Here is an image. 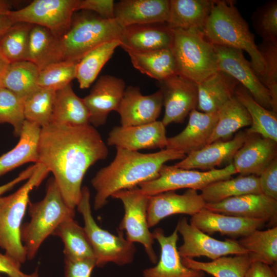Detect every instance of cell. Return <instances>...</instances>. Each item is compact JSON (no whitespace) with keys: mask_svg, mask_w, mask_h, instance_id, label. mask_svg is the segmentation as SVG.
<instances>
[{"mask_svg":"<svg viewBox=\"0 0 277 277\" xmlns=\"http://www.w3.org/2000/svg\"><path fill=\"white\" fill-rule=\"evenodd\" d=\"M38 162L53 175L66 205L75 210L88 169L105 160L107 145L90 124L71 126L51 122L41 129Z\"/></svg>","mask_w":277,"mask_h":277,"instance_id":"6da1fadb","label":"cell"},{"mask_svg":"<svg viewBox=\"0 0 277 277\" xmlns=\"http://www.w3.org/2000/svg\"><path fill=\"white\" fill-rule=\"evenodd\" d=\"M113 160L100 169L91 179L95 190L93 207L95 210L105 206L109 197L124 189L157 178L163 165L168 161L183 160L186 155L164 149L149 153L116 148Z\"/></svg>","mask_w":277,"mask_h":277,"instance_id":"7a4b0ae2","label":"cell"},{"mask_svg":"<svg viewBox=\"0 0 277 277\" xmlns=\"http://www.w3.org/2000/svg\"><path fill=\"white\" fill-rule=\"evenodd\" d=\"M203 33L213 45L247 52L251 65L262 83L265 73L264 61L255 44L253 34L233 2L215 1Z\"/></svg>","mask_w":277,"mask_h":277,"instance_id":"3957f363","label":"cell"},{"mask_svg":"<svg viewBox=\"0 0 277 277\" xmlns=\"http://www.w3.org/2000/svg\"><path fill=\"white\" fill-rule=\"evenodd\" d=\"M28 213L30 220L22 224L21 239L27 260H31L58 225L65 219L74 217L75 210L66 205L52 177L48 181L43 199L36 203L29 202Z\"/></svg>","mask_w":277,"mask_h":277,"instance_id":"277c9868","label":"cell"},{"mask_svg":"<svg viewBox=\"0 0 277 277\" xmlns=\"http://www.w3.org/2000/svg\"><path fill=\"white\" fill-rule=\"evenodd\" d=\"M123 28L115 19L83 13L72 19L57 41V61L78 63L88 52L105 43L118 39Z\"/></svg>","mask_w":277,"mask_h":277,"instance_id":"5b68a950","label":"cell"},{"mask_svg":"<svg viewBox=\"0 0 277 277\" xmlns=\"http://www.w3.org/2000/svg\"><path fill=\"white\" fill-rule=\"evenodd\" d=\"M49 173L44 165L37 163L33 173L23 185L10 195L0 196V248L21 265L27 260L21 239V229L29 194Z\"/></svg>","mask_w":277,"mask_h":277,"instance_id":"8992f818","label":"cell"},{"mask_svg":"<svg viewBox=\"0 0 277 277\" xmlns=\"http://www.w3.org/2000/svg\"><path fill=\"white\" fill-rule=\"evenodd\" d=\"M171 30L170 49L177 75L198 84L218 70L214 46L203 31L195 29Z\"/></svg>","mask_w":277,"mask_h":277,"instance_id":"52a82bcc","label":"cell"},{"mask_svg":"<svg viewBox=\"0 0 277 277\" xmlns=\"http://www.w3.org/2000/svg\"><path fill=\"white\" fill-rule=\"evenodd\" d=\"M76 208L83 216V228L92 247L96 266L102 267L108 263L124 266L133 262L136 248L134 243L124 237V231L118 230V234L115 235L102 229L95 222L87 187L82 188L81 198Z\"/></svg>","mask_w":277,"mask_h":277,"instance_id":"ba28073f","label":"cell"},{"mask_svg":"<svg viewBox=\"0 0 277 277\" xmlns=\"http://www.w3.org/2000/svg\"><path fill=\"white\" fill-rule=\"evenodd\" d=\"M236 173L232 163L221 169L208 171L185 169L164 164L157 178L143 183L138 187L148 196L184 188L201 190L212 182L230 178Z\"/></svg>","mask_w":277,"mask_h":277,"instance_id":"9c48e42d","label":"cell"},{"mask_svg":"<svg viewBox=\"0 0 277 277\" xmlns=\"http://www.w3.org/2000/svg\"><path fill=\"white\" fill-rule=\"evenodd\" d=\"M111 197L120 200L124 208L125 214L118 230L125 231L128 241L143 245L151 262L156 263L157 256L152 246L154 239L147 223L149 196L136 186L118 191Z\"/></svg>","mask_w":277,"mask_h":277,"instance_id":"30bf717a","label":"cell"},{"mask_svg":"<svg viewBox=\"0 0 277 277\" xmlns=\"http://www.w3.org/2000/svg\"><path fill=\"white\" fill-rule=\"evenodd\" d=\"M78 0H35L7 14L14 23L43 27L60 37L70 28Z\"/></svg>","mask_w":277,"mask_h":277,"instance_id":"8fae6325","label":"cell"},{"mask_svg":"<svg viewBox=\"0 0 277 277\" xmlns=\"http://www.w3.org/2000/svg\"><path fill=\"white\" fill-rule=\"evenodd\" d=\"M175 228L183 240V244L177 248L182 258L204 256L214 260L230 254L248 253L237 241L215 239L189 223L185 217L179 220Z\"/></svg>","mask_w":277,"mask_h":277,"instance_id":"7c38bea8","label":"cell"},{"mask_svg":"<svg viewBox=\"0 0 277 277\" xmlns=\"http://www.w3.org/2000/svg\"><path fill=\"white\" fill-rule=\"evenodd\" d=\"M214 46L218 70L233 77L249 91L260 105L272 110L269 92L254 72L250 62L245 57L243 51L226 47Z\"/></svg>","mask_w":277,"mask_h":277,"instance_id":"4fadbf2b","label":"cell"},{"mask_svg":"<svg viewBox=\"0 0 277 277\" xmlns=\"http://www.w3.org/2000/svg\"><path fill=\"white\" fill-rule=\"evenodd\" d=\"M165 107L161 121L166 127L171 123H182L198 103L197 84L175 74L159 82Z\"/></svg>","mask_w":277,"mask_h":277,"instance_id":"5bb4252c","label":"cell"},{"mask_svg":"<svg viewBox=\"0 0 277 277\" xmlns=\"http://www.w3.org/2000/svg\"><path fill=\"white\" fill-rule=\"evenodd\" d=\"M125 88L124 80L116 76L103 75L97 79L89 94L83 98L90 125L95 128L105 124L110 112L117 111Z\"/></svg>","mask_w":277,"mask_h":277,"instance_id":"9a60e30c","label":"cell"},{"mask_svg":"<svg viewBox=\"0 0 277 277\" xmlns=\"http://www.w3.org/2000/svg\"><path fill=\"white\" fill-rule=\"evenodd\" d=\"M163 106L161 90L149 95H143L139 87L125 88L116 111L120 115L122 126L142 125L157 121Z\"/></svg>","mask_w":277,"mask_h":277,"instance_id":"2e32d148","label":"cell"},{"mask_svg":"<svg viewBox=\"0 0 277 277\" xmlns=\"http://www.w3.org/2000/svg\"><path fill=\"white\" fill-rule=\"evenodd\" d=\"M162 121L134 126H115L110 131L108 146L138 151L143 149L166 148L168 137Z\"/></svg>","mask_w":277,"mask_h":277,"instance_id":"e0dca14e","label":"cell"},{"mask_svg":"<svg viewBox=\"0 0 277 277\" xmlns=\"http://www.w3.org/2000/svg\"><path fill=\"white\" fill-rule=\"evenodd\" d=\"M205 208L224 214L248 219H264L276 225L277 200L263 193H250L230 197L215 203H206Z\"/></svg>","mask_w":277,"mask_h":277,"instance_id":"ac0fdd59","label":"cell"},{"mask_svg":"<svg viewBox=\"0 0 277 277\" xmlns=\"http://www.w3.org/2000/svg\"><path fill=\"white\" fill-rule=\"evenodd\" d=\"M205 202L197 190L188 189L183 194L168 191L149 196L147 223L149 228L162 220L176 214L192 216L205 207Z\"/></svg>","mask_w":277,"mask_h":277,"instance_id":"d6986e66","label":"cell"},{"mask_svg":"<svg viewBox=\"0 0 277 277\" xmlns=\"http://www.w3.org/2000/svg\"><path fill=\"white\" fill-rule=\"evenodd\" d=\"M276 158V142L259 134H248L232 163L237 173L259 176Z\"/></svg>","mask_w":277,"mask_h":277,"instance_id":"ffe728a7","label":"cell"},{"mask_svg":"<svg viewBox=\"0 0 277 277\" xmlns=\"http://www.w3.org/2000/svg\"><path fill=\"white\" fill-rule=\"evenodd\" d=\"M152 233L160 245V259L155 266L143 270V277L205 276L204 272L188 268L183 264L177 247L179 233L176 228L169 236H166L161 228H156Z\"/></svg>","mask_w":277,"mask_h":277,"instance_id":"44dd1931","label":"cell"},{"mask_svg":"<svg viewBox=\"0 0 277 277\" xmlns=\"http://www.w3.org/2000/svg\"><path fill=\"white\" fill-rule=\"evenodd\" d=\"M188 115L189 120L184 130L168 137L166 149L187 155L207 145L217 121V111L204 112L194 109Z\"/></svg>","mask_w":277,"mask_h":277,"instance_id":"7402d4cb","label":"cell"},{"mask_svg":"<svg viewBox=\"0 0 277 277\" xmlns=\"http://www.w3.org/2000/svg\"><path fill=\"white\" fill-rule=\"evenodd\" d=\"M268 223L254 219L224 214L205 208L191 216L190 223L208 235L216 232L232 238L244 237L260 229Z\"/></svg>","mask_w":277,"mask_h":277,"instance_id":"603a6c76","label":"cell"},{"mask_svg":"<svg viewBox=\"0 0 277 277\" xmlns=\"http://www.w3.org/2000/svg\"><path fill=\"white\" fill-rule=\"evenodd\" d=\"M248 134L240 131L231 140H219L187 155L175 166L185 169L208 171L224 163L231 162L242 146Z\"/></svg>","mask_w":277,"mask_h":277,"instance_id":"cb8c5ba5","label":"cell"},{"mask_svg":"<svg viewBox=\"0 0 277 277\" xmlns=\"http://www.w3.org/2000/svg\"><path fill=\"white\" fill-rule=\"evenodd\" d=\"M169 9L170 0H122L114 4V19L123 28L167 23Z\"/></svg>","mask_w":277,"mask_h":277,"instance_id":"d4e9b609","label":"cell"},{"mask_svg":"<svg viewBox=\"0 0 277 277\" xmlns=\"http://www.w3.org/2000/svg\"><path fill=\"white\" fill-rule=\"evenodd\" d=\"M120 41L126 52L170 48L172 32L166 23L132 25L123 29Z\"/></svg>","mask_w":277,"mask_h":277,"instance_id":"484cf974","label":"cell"},{"mask_svg":"<svg viewBox=\"0 0 277 277\" xmlns=\"http://www.w3.org/2000/svg\"><path fill=\"white\" fill-rule=\"evenodd\" d=\"M240 84L227 73L217 70L197 84L198 103L196 109L204 112L217 111L234 96Z\"/></svg>","mask_w":277,"mask_h":277,"instance_id":"4316f807","label":"cell"},{"mask_svg":"<svg viewBox=\"0 0 277 277\" xmlns=\"http://www.w3.org/2000/svg\"><path fill=\"white\" fill-rule=\"evenodd\" d=\"M214 2L213 0H170L167 25L171 30L195 29L203 31Z\"/></svg>","mask_w":277,"mask_h":277,"instance_id":"83f0119b","label":"cell"},{"mask_svg":"<svg viewBox=\"0 0 277 277\" xmlns=\"http://www.w3.org/2000/svg\"><path fill=\"white\" fill-rule=\"evenodd\" d=\"M41 129L37 124L25 121L16 145L0 156V176L25 164L38 162Z\"/></svg>","mask_w":277,"mask_h":277,"instance_id":"f1b7e54d","label":"cell"},{"mask_svg":"<svg viewBox=\"0 0 277 277\" xmlns=\"http://www.w3.org/2000/svg\"><path fill=\"white\" fill-rule=\"evenodd\" d=\"M234 97L245 107L251 118V124L245 131L246 133L259 134L277 142L276 113L260 105L240 84L236 88Z\"/></svg>","mask_w":277,"mask_h":277,"instance_id":"f546056e","label":"cell"},{"mask_svg":"<svg viewBox=\"0 0 277 277\" xmlns=\"http://www.w3.org/2000/svg\"><path fill=\"white\" fill-rule=\"evenodd\" d=\"M90 114L83 98L74 92L71 84L55 93L52 122L71 126L90 124Z\"/></svg>","mask_w":277,"mask_h":277,"instance_id":"4dcf8cb0","label":"cell"},{"mask_svg":"<svg viewBox=\"0 0 277 277\" xmlns=\"http://www.w3.org/2000/svg\"><path fill=\"white\" fill-rule=\"evenodd\" d=\"M133 67L159 82L176 74L174 56L170 48L146 52H127Z\"/></svg>","mask_w":277,"mask_h":277,"instance_id":"1f68e13d","label":"cell"},{"mask_svg":"<svg viewBox=\"0 0 277 277\" xmlns=\"http://www.w3.org/2000/svg\"><path fill=\"white\" fill-rule=\"evenodd\" d=\"M205 203H215L225 199L250 193H262L259 176L240 175L212 182L201 190Z\"/></svg>","mask_w":277,"mask_h":277,"instance_id":"d6a6232c","label":"cell"},{"mask_svg":"<svg viewBox=\"0 0 277 277\" xmlns=\"http://www.w3.org/2000/svg\"><path fill=\"white\" fill-rule=\"evenodd\" d=\"M38 67L28 61L9 63L0 82V87L12 92L24 100L39 87Z\"/></svg>","mask_w":277,"mask_h":277,"instance_id":"836d02e7","label":"cell"},{"mask_svg":"<svg viewBox=\"0 0 277 277\" xmlns=\"http://www.w3.org/2000/svg\"><path fill=\"white\" fill-rule=\"evenodd\" d=\"M52 235L62 240L64 246L65 259H94L92 247L84 229L74 221V217H68L63 220Z\"/></svg>","mask_w":277,"mask_h":277,"instance_id":"e575fe53","label":"cell"},{"mask_svg":"<svg viewBox=\"0 0 277 277\" xmlns=\"http://www.w3.org/2000/svg\"><path fill=\"white\" fill-rule=\"evenodd\" d=\"M182 262L188 268L201 270L214 277H245L252 260L247 253L222 256L208 262L186 258H182Z\"/></svg>","mask_w":277,"mask_h":277,"instance_id":"d590c367","label":"cell"},{"mask_svg":"<svg viewBox=\"0 0 277 277\" xmlns=\"http://www.w3.org/2000/svg\"><path fill=\"white\" fill-rule=\"evenodd\" d=\"M218 118L208 144L227 138L241 128L251 125L250 115L245 107L234 96L217 111Z\"/></svg>","mask_w":277,"mask_h":277,"instance_id":"8d00e7d4","label":"cell"},{"mask_svg":"<svg viewBox=\"0 0 277 277\" xmlns=\"http://www.w3.org/2000/svg\"><path fill=\"white\" fill-rule=\"evenodd\" d=\"M251 257L276 268L277 226L265 230L257 229L237 241Z\"/></svg>","mask_w":277,"mask_h":277,"instance_id":"74e56055","label":"cell"},{"mask_svg":"<svg viewBox=\"0 0 277 277\" xmlns=\"http://www.w3.org/2000/svg\"><path fill=\"white\" fill-rule=\"evenodd\" d=\"M120 45L118 39L105 43L88 52L77 63L75 78L81 89H87L91 85Z\"/></svg>","mask_w":277,"mask_h":277,"instance_id":"f35d334b","label":"cell"},{"mask_svg":"<svg viewBox=\"0 0 277 277\" xmlns=\"http://www.w3.org/2000/svg\"><path fill=\"white\" fill-rule=\"evenodd\" d=\"M57 41L58 37L48 29L33 25L29 34L26 61L36 65L39 70L58 62Z\"/></svg>","mask_w":277,"mask_h":277,"instance_id":"ab89813d","label":"cell"},{"mask_svg":"<svg viewBox=\"0 0 277 277\" xmlns=\"http://www.w3.org/2000/svg\"><path fill=\"white\" fill-rule=\"evenodd\" d=\"M56 91L38 87L24 101L25 120L41 128L52 120Z\"/></svg>","mask_w":277,"mask_h":277,"instance_id":"60d3db41","label":"cell"},{"mask_svg":"<svg viewBox=\"0 0 277 277\" xmlns=\"http://www.w3.org/2000/svg\"><path fill=\"white\" fill-rule=\"evenodd\" d=\"M32 26L26 23H15L1 37L0 50L9 63L26 61Z\"/></svg>","mask_w":277,"mask_h":277,"instance_id":"b9f144b4","label":"cell"},{"mask_svg":"<svg viewBox=\"0 0 277 277\" xmlns=\"http://www.w3.org/2000/svg\"><path fill=\"white\" fill-rule=\"evenodd\" d=\"M77 63L61 61L46 66L39 70L38 86L55 91L64 88L75 78Z\"/></svg>","mask_w":277,"mask_h":277,"instance_id":"7bdbcfd3","label":"cell"},{"mask_svg":"<svg viewBox=\"0 0 277 277\" xmlns=\"http://www.w3.org/2000/svg\"><path fill=\"white\" fill-rule=\"evenodd\" d=\"M24 100L6 88L0 87V123H8L15 136H19L26 121Z\"/></svg>","mask_w":277,"mask_h":277,"instance_id":"ee69618b","label":"cell"},{"mask_svg":"<svg viewBox=\"0 0 277 277\" xmlns=\"http://www.w3.org/2000/svg\"><path fill=\"white\" fill-rule=\"evenodd\" d=\"M253 27L263 41L277 43V1L258 7L252 16Z\"/></svg>","mask_w":277,"mask_h":277,"instance_id":"f6af8a7d","label":"cell"},{"mask_svg":"<svg viewBox=\"0 0 277 277\" xmlns=\"http://www.w3.org/2000/svg\"><path fill=\"white\" fill-rule=\"evenodd\" d=\"M258 47L265 63L262 83L269 92L272 110L277 113V43L263 41Z\"/></svg>","mask_w":277,"mask_h":277,"instance_id":"bcb514c9","label":"cell"},{"mask_svg":"<svg viewBox=\"0 0 277 277\" xmlns=\"http://www.w3.org/2000/svg\"><path fill=\"white\" fill-rule=\"evenodd\" d=\"M259 180L262 193L277 200V158L262 172Z\"/></svg>","mask_w":277,"mask_h":277,"instance_id":"7dc6e473","label":"cell"},{"mask_svg":"<svg viewBox=\"0 0 277 277\" xmlns=\"http://www.w3.org/2000/svg\"><path fill=\"white\" fill-rule=\"evenodd\" d=\"M114 4L113 0H78L76 11H91L102 18L114 19Z\"/></svg>","mask_w":277,"mask_h":277,"instance_id":"c3c4849f","label":"cell"},{"mask_svg":"<svg viewBox=\"0 0 277 277\" xmlns=\"http://www.w3.org/2000/svg\"><path fill=\"white\" fill-rule=\"evenodd\" d=\"M65 277H91L96 266L94 259L70 260L64 258Z\"/></svg>","mask_w":277,"mask_h":277,"instance_id":"681fc988","label":"cell"},{"mask_svg":"<svg viewBox=\"0 0 277 277\" xmlns=\"http://www.w3.org/2000/svg\"><path fill=\"white\" fill-rule=\"evenodd\" d=\"M21 265L6 254L0 253V272L9 277H26L27 274L21 271Z\"/></svg>","mask_w":277,"mask_h":277,"instance_id":"f907efd6","label":"cell"},{"mask_svg":"<svg viewBox=\"0 0 277 277\" xmlns=\"http://www.w3.org/2000/svg\"><path fill=\"white\" fill-rule=\"evenodd\" d=\"M245 277H277L276 268L261 262H252Z\"/></svg>","mask_w":277,"mask_h":277,"instance_id":"816d5d0a","label":"cell"},{"mask_svg":"<svg viewBox=\"0 0 277 277\" xmlns=\"http://www.w3.org/2000/svg\"><path fill=\"white\" fill-rule=\"evenodd\" d=\"M36 166L37 164L35 163L29 166L12 181L0 186V196L7 191L11 190L18 183L28 179L33 173Z\"/></svg>","mask_w":277,"mask_h":277,"instance_id":"f5cc1de1","label":"cell"},{"mask_svg":"<svg viewBox=\"0 0 277 277\" xmlns=\"http://www.w3.org/2000/svg\"><path fill=\"white\" fill-rule=\"evenodd\" d=\"M13 24L7 14L0 15V38Z\"/></svg>","mask_w":277,"mask_h":277,"instance_id":"db71d44e","label":"cell"},{"mask_svg":"<svg viewBox=\"0 0 277 277\" xmlns=\"http://www.w3.org/2000/svg\"><path fill=\"white\" fill-rule=\"evenodd\" d=\"M12 4L9 1L0 0V15L7 14L11 10Z\"/></svg>","mask_w":277,"mask_h":277,"instance_id":"11a10c76","label":"cell"},{"mask_svg":"<svg viewBox=\"0 0 277 277\" xmlns=\"http://www.w3.org/2000/svg\"><path fill=\"white\" fill-rule=\"evenodd\" d=\"M9 62L0 50V82Z\"/></svg>","mask_w":277,"mask_h":277,"instance_id":"9f6ffc18","label":"cell"},{"mask_svg":"<svg viewBox=\"0 0 277 277\" xmlns=\"http://www.w3.org/2000/svg\"><path fill=\"white\" fill-rule=\"evenodd\" d=\"M26 277H39L37 268H36L32 273L27 274Z\"/></svg>","mask_w":277,"mask_h":277,"instance_id":"6f0895ef","label":"cell"}]
</instances>
